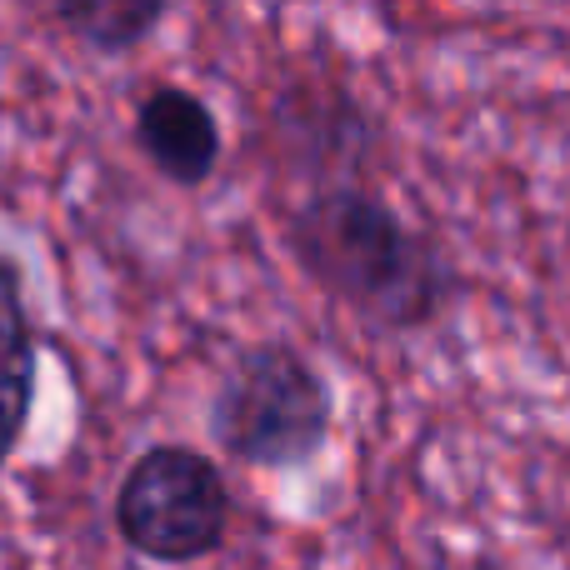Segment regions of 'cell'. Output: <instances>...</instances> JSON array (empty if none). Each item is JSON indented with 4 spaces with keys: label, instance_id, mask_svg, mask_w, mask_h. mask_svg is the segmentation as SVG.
Here are the masks:
<instances>
[{
    "label": "cell",
    "instance_id": "6da1fadb",
    "mask_svg": "<svg viewBox=\"0 0 570 570\" xmlns=\"http://www.w3.org/2000/svg\"><path fill=\"white\" fill-rule=\"evenodd\" d=\"M281 240L315 291L391 335L425 331L461 291L451 256L361 180L301 196L281 216Z\"/></svg>",
    "mask_w": 570,
    "mask_h": 570
},
{
    "label": "cell",
    "instance_id": "7a4b0ae2",
    "mask_svg": "<svg viewBox=\"0 0 570 570\" xmlns=\"http://www.w3.org/2000/svg\"><path fill=\"white\" fill-rule=\"evenodd\" d=\"M206 421L230 461L250 471H301L331 441L335 401L311 355L285 341H256L220 371Z\"/></svg>",
    "mask_w": 570,
    "mask_h": 570
},
{
    "label": "cell",
    "instance_id": "3957f363",
    "mask_svg": "<svg viewBox=\"0 0 570 570\" xmlns=\"http://www.w3.org/2000/svg\"><path fill=\"white\" fill-rule=\"evenodd\" d=\"M230 511L236 501L220 465L196 445L160 441L146 445L120 475L110 521L140 561L190 566L226 546Z\"/></svg>",
    "mask_w": 570,
    "mask_h": 570
},
{
    "label": "cell",
    "instance_id": "277c9868",
    "mask_svg": "<svg viewBox=\"0 0 570 570\" xmlns=\"http://www.w3.org/2000/svg\"><path fill=\"white\" fill-rule=\"evenodd\" d=\"M130 136H136L140 160L180 190L206 186L226 150L216 110L186 86H156L150 96H140Z\"/></svg>",
    "mask_w": 570,
    "mask_h": 570
},
{
    "label": "cell",
    "instance_id": "5b68a950",
    "mask_svg": "<svg viewBox=\"0 0 570 570\" xmlns=\"http://www.w3.org/2000/svg\"><path fill=\"white\" fill-rule=\"evenodd\" d=\"M40 341L26 311V271L16 256L0 250V465L26 441L30 411H36Z\"/></svg>",
    "mask_w": 570,
    "mask_h": 570
},
{
    "label": "cell",
    "instance_id": "8992f818",
    "mask_svg": "<svg viewBox=\"0 0 570 570\" xmlns=\"http://www.w3.org/2000/svg\"><path fill=\"white\" fill-rule=\"evenodd\" d=\"M170 16L166 0H70V6H50L46 20L60 26L70 40L90 50V56H130L160 30Z\"/></svg>",
    "mask_w": 570,
    "mask_h": 570
}]
</instances>
